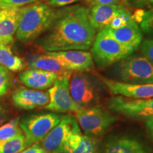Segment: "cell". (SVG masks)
<instances>
[{"label": "cell", "mask_w": 153, "mask_h": 153, "mask_svg": "<svg viewBox=\"0 0 153 153\" xmlns=\"http://www.w3.org/2000/svg\"><path fill=\"white\" fill-rule=\"evenodd\" d=\"M89 10L81 4L56 10L52 24L38 40V46L46 52L90 49L97 30L89 22Z\"/></svg>", "instance_id": "6da1fadb"}, {"label": "cell", "mask_w": 153, "mask_h": 153, "mask_svg": "<svg viewBox=\"0 0 153 153\" xmlns=\"http://www.w3.org/2000/svg\"><path fill=\"white\" fill-rule=\"evenodd\" d=\"M56 10L48 4L34 2L19 9L15 37L22 43H29L50 27Z\"/></svg>", "instance_id": "7a4b0ae2"}, {"label": "cell", "mask_w": 153, "mask_h": 153, "mask_svg": "<svg viewBox=\"0 0 153 153\" xmlns=\"http://www.w3.org/2000/svg\"><path fill=\"white\" fill-rule=\"evenodd\" d=\"M114 80L133 85L153 83V63L143 54H131L111 69Z\"/></svg>", "instance_id": "3957f363"}, {"label": "cell", "mask_w": 153, "mask_h": 153, "mask_svg": "<svg viewBox=\"0 0 153 153\" xmlns=\"http://www.w3.org/2000/svg\"><path fill=\"white\" fill-rule=\"evenodd\" d=\"M129 48L108 36L103 30L96 35L91 47V54L94 63L99 68L112 66L135 52Z\"/></svg>", "instance_id": "277c9868"}, {"label": "cell", "mask_w": 153, "mask_h": 153, "mask_svg": "<svg viewBox=\"0 0 153 153\" xmlns=\"http://www.w3.org/2000/svg\"><path fill=\"white\" fill-rule=\"evenodd\" d=\"M74 118L84 135L96 139L102 136L116 120V116L99 105L81 108Z\"/></svg>", "instance_id": "5b68a950"}, {"label": "cell", "mask_w": 153, "mask_h": 153, "mask_svg": "<svg viewBox=\"0 0 153 153\" xmlns=\"http://www.w3.org/2000/svg\"><path fill=\"white\" fill-rule=\"evenodd\" d=\"M62 116L55 113H39L25 116L19 126L26 138L27 148L41 142L60 121Z\"/></svg>", "instance_id": "8992f818"}, {"label": "cell", "mask_w": 153, "mask_h": 153, "mask_svg": "<svg viewBox=\"0 0 153 153\" xmlns=\"http://www.w3.org/2000/svg\"><path fill=\"white\" fill-rule=\"evenodd\" d=\"M70 91L81 108L98 105L101 90L97 80L85 72H75L70 77Z\"/></svg>", "instance_id": "52a82bcc"}, {"label": "cell", "mask_w": 153, "mask_h": 153, "mask_svg": "<svg viewBox=\"0 0 153 153\" xmlns=\"http://www.w3.org/2000/svg\"><path fill=\"white\" fill-rule=\"evenodd\" d=\"M71 73L59 74L53 85L49 88V102L45 109L56 113H76L81 107L75 103L70 91Z\"/></svg>", "instance_id": "ba28073f"}, {"label": "cell", "mask_w": 153, "mask_h": 153, "mask_svg": "<svg viewBox=\"0 0 153 153\" xmlns=\"http://www.w3.org/2000/svg\"><path fill=\"white\" fill-rule=\"evenodd\" d=\"M79 128L73 116H62L59 123L41 141V147L49 153H65L72 135Z\"/></svg>", "instance_id": "9c48e42d"}, {"label": "cell", "mask_w": 153, "mask_h": 153, "mask_svg": "<svg viewBox=\"0 0 153 153\" xmlns=\"http://www.w3.org/2000/svg\"><path fill=\"white\" fill-rule=\"evenodd\" d=\"M111 111L131 119L142 120L153 116V98L137 99L116 96L107 101Z\"/></svg>", "instance_id": "30bf717a"}, {"label": "cell", "mask_w": 153, "mask_h": 153, "mask_svg": "<svg viewBox=\"0 0 153 153\" xmlns=\"http://www.w3.org/2000/svg\"><path fill=\"white\" fill-rule=\"evenodd\" d=\"M49 56L56 59L70 72H91L94 68L91 53L86 51H66L46 52Z\"/></svg>", "instance_id": "8fae6325"}, {"label": "cell", "mask_w": 153, "mask_h": 153, "mask_svg": "<svg viewBox=\"0 0 153 153\" xmlns=\"http://www.w3.org/2000/svg\"><path fill=\"white\" fill-rule=\"evenodd\" d=\"M101 81L114 96L137 99L153 98V83L133 85L106 77H101Z\"/></svg>", "instance_id": "7c38bea8"}, {"label": "cell", "mask_w": 153, "mask_h": 153, "mask_svg": "<svg viewBox=\"0 0 153 153\" xmlns=\"http://www.w3.org/2000/svg\"><path fill=\"white\" fill-rule=\"evenodd\" d=\"M100 153H150L144 143L130 135H116L105 141Z\"/></svg>", "instance_id": "4fadbf2b"}, {"label": "cell", "mask_w": 153, "mask_h": 153, "mask_svg": "<svg viewBox=\"0 0 153 153\" xmlns=\"http://www.w3.org/2000/svg\"><path fill=\"white\" fill-rule=\"evenodd\" d=\"M128 11L127 6L123 4L94 5L89 10V19L94 28L100 31L106 28L115 17Z\"/></svg>", "instance_id": "5bb4252c"}, {"label": "cell", "mask_w": 153, "mask_h": 153, "mask_svg": "<svg viewBox=\"0 0 153 153\" xmlns=\"http://www.w3.org/2000/svg\"><path fill=\"white\" fill-rule=\"evenodd\" d=\"M101 30L120 43L135 51L138 48L143 41V32L133 16L123 27L117 29L105 28Z\"/></svg>", "instance_id": "9a60e30c"}, {"label": "cell", "mask_w": 153, "mask_h": 153, "mask_svg": "<svg viewBox=\"0 0 153 153\" xmlns=\"http://www.w3.org/2000/svg\"><path fill=\"white\" fill-rule=\"evenodd\" d=\"M13 104L23 110H32L38 107L45 106L49 102L48 92L20 87L12 94Z\"/></svg>", "instance_id": "2e32d148"}, {"label": "cell", "mask_w": 153, "mask_h": 153, "mask_svg": "<svg viewBox=\"0 0 153 153\" xmlns=\"http://www.w3.org/2000/svg\"><path fill=\"white\" fill-rule=\"evenodd\" d=\"M58 74L38 69H28L19 74L21 82L29 89L43 90L51 88L58 77Z\"/></svg>", "instance_id": "e0dca14e"}, {"label": "cell", "mask_w": 153, "mask_h": 153, "mask_svg": "<svg viewBox=\"0 0 153 153\" xmlns=\"http://www.w3.org/2000/svg\"><path fill=\"white\" fill-rule=\"evenodd\" d=\"M19 9L0 8V43L11 45L14 41Z\"/></svg>", "instance_id": "ac0fdd59"}, {"label": "cell", "mask_w": 153, "mask_h": 153, "mask_svg": "<svg viewBox=\"0 0 153 153\" xmlns=\"http://www.w3.org/2000/svg\"><path fill=\"white\" fill-rule=\"evenodd\" d=\"M30 69H38L45 71L53 72L58 74L72 73L63 67L56 59L47 54L35 55L30 57L28 61Z\"/></svg>", "instance_id": "d6986e66"}, {"label": "cell", "mask_w": 153, "mask_h": 153, "mask_svg": "<svg viewBox=\"0 0 153 153\" xmlns=\"http://www.w3.org/2000/svg\"><path fill=\"white\" fill-rule=\"evenodd\" d=\"M0 65L9 71L19 72L26 68L24 60L14 53L11 45L0 43Z\"/></svg>", "instance_id": "ffe728a7"}, {"label": "cell", "mask_w": 153, "mask_h": 153, "mask_svg": "<svg viewBox=\"0 0 153 153\" xmlns=\"http://www.w3.org/2000/svg\"><path fill=\"white\" fill-rule=\"evenodd\" d=\"M26 148H27V145L24 134L0 142V153H19Z\"/></svg>", "instance_id": "44dd1931"}, {"label": "cell", "mask_w": 153, "mask_h": 153, "mask_svg": "<svg viewBox=\"0 0 153 153\" xmlns=\"http://www.w3.org/2000/svg\"><path fill=\"white\" fill-rule=\"evenodd\" d=\"M23 133L19 118H14L0 126V142L8 140Z\"/></svg>", "instance_id": "7402d4cb"}, {"label": "cell", "mask_w": 153, "mask_h": 153, "mask_svg": "<svg viewBox=\"0 0 153 153\" xmlns=\"http://www.w3.org/2000/svg\"><path fill=\"white\" fill-rule=\"evenodd\" d=\"M68 153H100L99 140L84 135L79 145Z\"/></svg>", "instance_id": "603a6c76"}, {"label": "cell", "mask_w": 153, "mask_h": 153, "mask_svg": "<svg viewBox=\"0 0 153 153\" xmlns=\"http://www.w3.org/2000/svg\"><path fill=\"white\" fill-rule=\"evenodd\" d=\"M139 16V26L142 32L153 36V8L143 11Z\"/></svg>", "instance_id": "cb8c5ba5"}, {"label": "cell", "mask_w": 153, "mask_h": 153, "mask_svg": "<svg viewBox=\"0 0 153 153\" xmlns=\"http://www.w3.org/2000/svg\"><path fill=\"white\" fill-rule=\"evenodd\" d=\"M11 86L10 71L4 67L0 65V99L8 92Z\"/></svg>", "instance_id": "d4e9b609"}, {"label": "cell", "mask_w": 153, "mask_h": 153, "mask_svg": "<svg viewBox=\"0 0 153 153\" xmlns=\"http://www.w3.org/2000/svg\"><path fill=\"white\" fill-rule=\"evenodd\" d=\"M36 1L37 0H0V8L20 9Z\"/></svg>", "instance_id": "484cf974"}, {"label": "cell", "mask_w": 153, "mask_h": 153, "mask_svg": "<svg viewBox=\"0 0 153 153\" xmlns=\"http://www.w3.org/2000/svg\"><path fill=\"white\" fill-rule=\"evenodd\" d=\"M132 18H133V16H132L131 11L120 14L115 17L106 28H111V29H117V28H121L126 24H127L128 22Z\"/></svg>", "instance_id": "4316f807"}, {"label": "cell", "mask_w": 153, "mask_h": 153, "mask_svg": "<svg viewBox=\"0 0 153 153\" xmlns=\"http://www.w3.org/2000/svg\"><path fill=\"white\" fill-rule=\"evenodd\" d=\"M141 53L153 63V38L145 40L140 44Z\"/></svg>", "instance_id": "83f0119b"}, {"label": "cell", "mask_w": 153, "mask_h": 153, "mask_svg": "<svg viewBox=\"0 0 153 153\" xmlns=\"http://www.w3.org/2000/svg\"><path fill=\"white\" fill-rule=\"evenodd\" d=\"M128 4L137 9L151 8L153 7V0H126Z\"/></svg>", "instance_id": "f1b7e54d"}, {"label": "cell", "mask_w": 153, "mask_h": 153, "mask_svg": "<svg viewBox=\"0 0 153 153\" xmlns=\"http://www.w3.org/2000/svg\"><path fill=\"white\" fill-rule=\"evenodd\" d=\"M82 0H48L47 4L52 8H60L68 5L74 4Z\"/></svg>", "instance_id": "f546056e"}, {"label": "cell", "mask_w": 153, "mask_h": 153, "mask_svg": "<svg viewBox=\"0 0 153 153\" xmlns=\"http://www.w3.org/2000/svg\"><path fill=\"white\" fill-rule=\"evenodd\" d=\"M94 5H107V4H123L128 6L126 0H86Z\"/></svg>", "instance_id": "4dcf8cb0"}, {"label": "cell", "mask_w": 153, "mask_h": 153, "mask_svg": "<svg viewBox=\"0 0 153 153\" xmlns=\"http://www.w3.org/2000/svg\"><path fill=\"white\" fill-rule=\"evenodd\" d=\"M19 153H49V152H48L46 150H44V149L41 147V145H40L38 143H36V144L32 145L31 146L28 147V148H26L25 150H22V152Z\"/></svg>", "instance_id": "1f68e13d"}, {"label": "cell", "mask_w": 153, "mask_h": 153, "mask_svg": "<svg viewBox=\"0 0 153 153\" xmlns=\"http://www.w3.org/2000/svg\"><path fill=\"white\" fill-rule=\"evenodd\" d=\"M145 127L148 136L153 142V116L145 119Z\"/></svg>", "instance_id": "d6a6232c"}, {"label": "cell", "mask_w": 153, "mask_h": 153, "mask_svg": "<svg viewBox=\"0 0 153 153\" xmlns=\"http://www.w3.org/2000/svg\"><path fill=\"white\" fill-rule=\"evenodd\" d=\"M9 117V113L7 108L3 104H0V126L3 125Z\"/></svg>", "instance_id": "836d02e7"}]
</instances>
